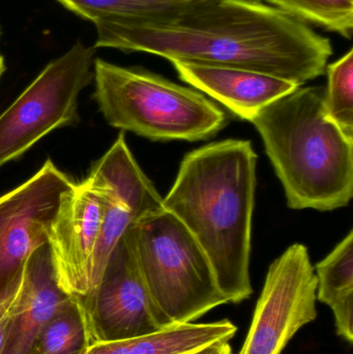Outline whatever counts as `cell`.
<instances>
[{
	"mask_svg": "<svg viewBox=\"0 0 353 354\" xmlns=\"http://www.w3.org/2000/svg\"><path fill=\"white\" fill-rule=\"evenodd\" d=\"M93 24L95 49L245 68L298 86L323 76L333 54L327 37L260 0H196L153 16Z\"/></svg>",
	"mask_w": 353,
	"mask_h": 354,
	"instance_id": "cell-1",
	"label": "cell"
},
{
	"mask_svg": "<svg viewBox=\"0 0 353 354\" xmlns=\"http://www.w3.org/2000/svg\"><path fill=\"white\" fill-rule=\"evenodd\" d=\"M257 155L252 143L226 139L187 153L164 208L207 254L229 303L249 299Z\"/></svg>",
	"mask_w": 353,
	"mask_h": 354,
	"instance_id": "cell-2",
	"label": "cell"
},
{
	"mask_svg": "<svg viewBox=\"0 0 353 354\" xmlns=\"http://www.w3.org/2000/svg\"><path fill=\"white\" fill-rule=\"evenodd\" d=\"M251 124L283 185L288 207L332 212L353 196V141L329 118L325 88L300 86Z\"/></svg>",
	"mask_w": 353,
	"mask_h": 354,
	"instance_id": "cell-3",
	"label": "cell"
},
{
	"mask_svg": "<svg viewBox=\"0 0 353 354\" xmlns=\"http://www.w3.org/2000/svg\"><path fill=\"white\" fill-rule=\"evenodd\" d=\"M93 99L106 122L151 141H200L225 127L215 103L159 75L95 58Z\"/></svg>",
	"mask_w": 353,
	"mask_h": 354,
	"instance_id": "cell-4",
	"label": "cell"
},
{
	"mask_svg": "<svg viewBox=\"0 0 353 354\" xmlns=\"http://www.w3.org/2000/svg\"><path fill=\"white\" fill-rule=\"evenodd\" d=\"M126 233L143 281L170 324L193 322L229 303L207 254L172 212L144 216Z\"/></svg>",
	"mask_w": 353,
	"mask_h": 354,
	"instance_id": "cell-5",
	"label": "cell"
},
{
	"mask_svg": "<svg viewBox=\"0 0 353 354\" xmlns=\"http://www.w3.org/2000/svg\"><path fill=\"white\" fill-rule=\"evenodd\" d=\"M95 58V47L77 41L0 115V168L56 129L79 122V95L93 81Z\"/></svg>",
	"mask_w": 353,
	"mask_h": 354,
	"instance_id": "cell-6",
	"label": "cell"
},
{
	"mask_svg": "<svg viewBox=\"0 0 353 354\" xmlns=\"http://www.w3.org/2000/svg\"><path fill=\"white\" fill-rule=\"evenodd\" d=\"M317 280L306 245L294 243L269 266L240 354H281L317 317Z\"/></svg>",
	"mask_w": 353,
	"mask_h": 354,
	"instance_id": "cell-7",
	"label": "cell"
},
{
	"mask_svg": "<svg viewBox=\"0 0 353 354\" xmlns=\"http://www.w3.org/2000/svg\"><path fill=\"white\" fill-rule=\"evenodd\" d=\"M51 160L0 197V295L21 282L31 254L48 243L62 198L74 187Z\"/></svg>",
	"mask_w": 353,
	"mask_h": 354,
	"instance_id": "cell-8",
	"label": "cell"
},
{
	"mask_svg": "<svg viewBox=\"0 0 353 354\" xmlns=\"http://www.w3.org/2000/svg\"><path fill=\"white\" fill-rule=\"evenodd\" d=\"M83 318L89 345L146 336L174 326L155 306L126 231L112 252Z\"/></svg>",
	"mask_w": 353,
	"mask_h": 354,
	"instance_id": "cell-9",
	"label": "cell"
},
{
	"mask_svg": "<svg viewBox=\"0 0 353 354\" xmlns=\"http://www.w3.org/2000/svg\"><path fill=\"white\" fill-rule=\"evenodd\" d=\"M103 200L86 180L62 198L48 233V245L60 288L84 316L93 293V264L103 222Z\"/></svg>",
	"mask_w": 353,
	"mask_h": 354,
	"instance_id": "cell-10",
	"label": "cell"
},
{
	"mask_svg": "<svg viewBox=\"0 0 353 354\" xmlns=\"http://www.w3.org/2000/svg\"><path fill=\"white\" fill-rule=\"evenodd\" d=\"M73 301L58 285L49 245L37 248L25 266L1 354H32L46 324Z\"/></svg>",
	"mask_w": 353,
	"mask_h": 354,
	"instance_id": "cell-11",
	"label": "cell"
},
{
	"mask_svg": "<svg viewBox=\"0 0 353 354\" xmlns=\"http://www.w3.org/2000/svg\"><path fill=\"white\" fill-rule=\"evenodd\" d=\"M171 64L180 80L247 122L269 104L300 87L292 81L245 68L180 62Z\"/></svg>",
	"mask_w": 353,
	"mask_h": 354,
	"instance_id": "cell-12",
	"label": "cell"
},
{
	"mask_svg": "<svg viewBox=\"0 0 353 354\" xmlns=\"http://www.w3.org/2000/svg\"><path fill=\"white\" fill-rule=\"evenodd\" d=\"M91 187L106 189L126 204L133 222L164 209L163 197L133 157L124 133L97 160L85 179Z\"/></svg>",
	"mask_w": 353,
	"mask_h": 354,
	"instance_id": "cell-13",
	"label": "cell"
},
{
	"mask_svg": "<svg viewBox=\"0 0 353 354\" xmlns=\"http://www.w3.org/2000/svg\"><path fill=\"white\" fill-rule=\"evenodd\" d=\"M236 326L224 319L211 324H174L146 336L89 345L82 354H188L233 338Z\"/></svg>",
	"mask_w": 353,
	"mask_h": 354,
	"instance_id": "cell-14",
	"label": "cell"
},
{
	"mask_svg": "<svg viewBox=\"0 0 353 354\" xmlns=\"http://www.w3.org/2000/svg\"><path fill=\"white\" fill-rule=\"evenodd\" d=\"M317 280L316 297L330 308L353 299V232L314 268Z\"/></svg>",
	"mask_w": 353,
	"mask_h": 354,
	"instance_id": "cell-15",
	"label": "cell"
},
{
	"mask_svg": "<svg viewBox=\"0 0 353 354\" xmlns=\"http://www.w3.org/2000/svg\"><path fill=\"white\" fill-rule=\"evenodd\" d=\"M271 6L302 22L313 23L350 39L353 0H269Z\"/></svg>",
	"mask_w": 353,
	"mask_h": 354,
	"instance_id": "cell-16",
	"label": "cell"
},
{
	"mask_svg": "<svg viewBox=\"0 0 353 354\" xmlns=\"http://www.w3.org/2000/svg\"><path fill=\"white\" fill-rule=\"evenodd\" d=\"M88 346L84 318L74 301L46 324L32 354H82Z\"/></svg>",
	"mask_w": 353,
	"mask_h": 354,
	"instance_id": "cell-17",
	"label": "cell"
},
{
	"mask_svg": "<svg viewBox=\"0 0 353 354\" xmlns=\"http://www.w3.org/2000/svg\"><path fill=\"white\" fill-rule=\"evenodd\" d=\"M325 106L334 124L353 141V50L325 68Z\"/></svg>",
	"mask_w": 353,
	"mask_h": 354,
	"instance_id": "cell-18",
	"label": "cell"
},
{
	"mask_svg": "<svg viewBox=\"0 0 353 354\" xmlns=\"http://www.w3.org/2000/svg\"><path fill=\"white\" fill-rule=\"evenodd\" d=\"M66 10L85 20L140 18L165 12L184 2L176 0H56Z\"/></svg>",
	"mask_w": 353,
	"mask_h": 354,
	"instance_id": "cell-19",
	"label": "cell"
},
{
	"mask_svg": "<svg viewBox=\"0 0 353 354\" xmlns=\"http://www.w3.org/2000/svg\"><path fill=\"white\" fill-rule=\"evenodd\" d=\"M93 189L101 196L104 205L103 222H102L99 243L95 252V264H93V293H95L112 252L115 249L116 245L126 232V229L132 224L133 218L126 204L120 201L113 194L106 189H97V187Z\"/></svg>",
	"mask_w": 353,
	"mask_h": 354,
	"instance_id": "cell-20",
	"label": "cell"
},
{
	"mask_svg": "<svg viewBox=\"0 0 353 354\" xmlns=\"http://www.w3.org/2000/svg\"><path fill=\"white\" fill-rule=\"evenodd\" d=\"M335 317L338 336L347 342L353 341V299L338 304L331 308Z\"/></svg>",
	"mask_w": 353,
	"mask_h": 354,
	"instance_id": "cell-21",
	"label": "cell"
},
{
	"mask_svg": "<svg viewBox=\"0 0 353 354\" xmlns=\"http://www.w3.org/2000/svg\"><path fill=\"white\" fill-rule=\"evenodd\" d=\"M21 284H22V280L12 288L8 289L6 292L0 295V320L3 319L16 305L20 295Z\"/></svg>",
	"mask_w": 353,
	"mask_h": 354,
	"instance_id": "cell-22",
	"label": "cell"
},
{
	"mask_svg": "<svg viewBox=\"0 0 353 354\" xmlns=\"http://www.w3.org/2000/svg\"><path fill=\"white\" fill-rule=\"evenodd\" d=\"M188 354H232L229 341H217Z\"/></svg>",
	"mask_w": 353,
	"mask_h": 354,
	"instance_id": "cell-23",
	"label": "cell"
},
{
	"mask_svg": "<svg viewBox=\"0 0 353 354\" xmlns=\"http://www.w3.org/2000/svg\"><path fill=\"white\" fill-rule=\"evenodd\" d=\"M12 312V311H10ZM10 312L3 318L0 320V354L3 349L4 342H6V333H8V322H10Z\"/></svg>",
	"mask_w": 353,
	"mask_h": 354,
	"instance_id": "cell-24",
	"label": "cell"
},
{
	"mask_svg": "<svg viewBox=\"0 0 353 354\" xmlns=\"http://www.w3.org/2000/svg\"><path fill=\"white\" fill-rule=\"evenodd\" d=\"M4 71H6V64H4V58L3 56L0 54V78H1L2 74H3Z\"/></svg>",
	"mask_w": 353,
	"mask_h": 354,
	"instance_id": "cell-25",
	"label": "cell"
},
{
	"mask_svg": "<svg viewBox=\"0 0 353 354\" xmlns=\"http://www.w3.org/2000/svg\"><path fill=\"white\" fill-rule=\"evenodd\" d=\"M176 1H180V2H191V1H196V0H176Z\"/></svg>",
	"mask_w": 353,
	"mask_h": 354,
	"instance_id": "cell-26",
	"label": "cell"
},
{
	"mask_svg": "<svg viewBox=\"0 0 353 354\" xmlns=\"http://www.w3.org/2000/svg\"><path fill=\"white\" fill-rule=\"evenodd\" d=\"M0 37H1V27H0Z\"/></svg>",
	"mask_w": 353,
	"mask_h": 354,
	"instance_id": "cell-27",
	"label": "cell"
}]
</instances>
